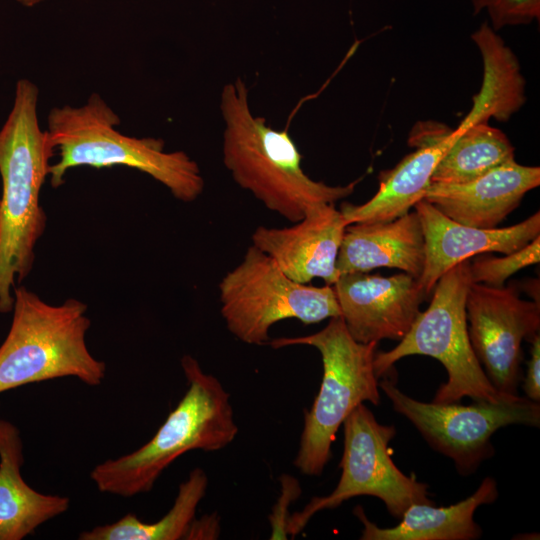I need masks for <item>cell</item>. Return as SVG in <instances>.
<instances>
[{
    "instance_id": "cell-1",
    "label": "cell",
    "mask_w": 540,
    "mask_h": 540,
    "mask_svg": "<svg viewBox=\"0 0 540 540\" xmlns=\"http://www.w3.org/2000/svg\"><path fill=\"white\" fill-rule=\"evenodd\" d=\"M37 86L16 84L12 109L0 129V312L12 311L15 282L31 272L35 246L46 228L39 198L54 155L49 136L40 128Z\"/></svg>"
},
{
    "instance_id": "cell-2",
    "label": "cell",
    "mask_w": 540,
    "mask_h": 540,
    "mask_svg": "<svg viewBox=\"0 0 540 540\" xmlns=\"http://www.w3.org/2000/svg\"><path fill=\"white\" fill-rule=\"evenodd\" d=\"M220 109L225 122L223 162L235 182L268 210L296 223L311 208L353 193L357 181L330 186L303 171L302 155L288 132L269 127L251 113L241 79L223 87Z\"/></svg>"
},
{
    "instance_id": "cell-3",
    "label": "cell",
    "mask_w": 540,
    "mask_h": 540,
    "mask_svg": "<svg viewBox=\"0 0 540 540\" xmlns=\"http://www.w3.org/2000/svg\"><path fill=\"white\" fill-rule=\"evenodd\" d=\"M181 366L188 389L155 435L143 446L98 464L90 476L104 493L133 497L149 492L176 459L192 450L217 451L238 433L230 394L191 355Z\"/></svg>"
},
{
    "instance_id": "cell-4",
    "label": "cell",
    "mask_w": 540,
    "mask_h": 540,
    "mask_svg": "<svg viewBox=\"0 0 540 540\" xmlns=\"http://www.w3.org/2000/svg\"><path fill=\"white\" fill-rule=\"evenodd\" d=\"M119 124L118 115L98 94L80 107L52 108L47 133L60 158L50 164L51 185L61 186L73 167L121 165L150 175L180 201L192 202L201 195L204 179L190 156L183 151H164L161 139L124 135L115 129Z\"/></svg>"
},
{
    "instance_id": "cell-5",
    "label": "cell",
    "mask_w": 540,
    "mask_h": 540,
    "mask_svg": "<svg viewBox=\"0 0 540 540\" xmlns=\"http://www.w3.org/2000/svg\"><path fill=\"white\" fill-rule=\"evenodd\" d=\"M13 319L0 346V393L46 380L75 377L102 383L106 365L89 351L87 305L70 298L52 305L23 286L14 287Z\"/></svg>"
},
{
    "instance_id": "cell-6",
    "label": "cell",
    "mask_w": 540,
    "mask_h": 540,
    "mask_svg": "<svg viewBox=\"0 0 540 540\" xmlns=\"http://www.w3.org/2000/svg\"><path fill=\"white\" fill-rule=\"evenodd\" d=\"M274 348L308 345L322 358L319 392L305 411L294 466L305 475H320L331 457V445L339 427L360 404L380 403L379 382L374 370L378 343H360L348 332L341 316L330 318L322 330L298 337L269 341Z\"/></svg>"
},
{
    "instance_id": "cell-7",
    "label": "cell",
    "mask_w": 540,
    "mask_h": 540,
    "mask_svg": "<svg viewBox=\"0 0 540 540\" xmlns=\"http://www.w3.org/2000/svg\"><path fill=\"white\" fill-rule=\"evenodd\" d=\"M471 284L469 259L445 272L433 289L428 308L419 313L399 344L389 351L376 352V376L383 377L406 356L425 355L441 362L448 375L432 402L452 403L469 397L499 403L514 397L491 384L472 348L466 317V296Z\"/></svg>"
},
{
    "instance_id": "cell-8",
    "label": "cell",
    "mask_w": 540,
    "mask_h": 540,
    "mask_svg": "<svg viewBox=\"0 0 540 540\" xmlns=\"http://www.w3.org/2000/svg\"><path fill=\"white\" fill-rule=\"evenodd\" d=\"M218 287L227 329L246 344L269 342L270 328L282 320L314 324L341 316L332 285L316 287L292 280L253 244Z\"/></svg>"
},
{
    "instance_id": "cell-9",
    "label": "cell",
    "mask_w": 540,
    "mask_h": 540,
    "mask_svg": "<svg viewBox=\"0 0 540 540\" xmlns=\"http://www.w3.org/2000/svg\"><path fill=\"white\" fill-rule=\"evenodd\" d=\"M344 448L339 464L341 476L327 496L313 497L302 511L289 516L287 535L296 536L311 517L324 509L336 508L357 496L377 497L388 512L400 519L414 503H430L428 487L407 476L394 464L389 443L396 434L393 425L379 423L362 403L343 422Z\"/></svg>"
},
{
    "instance_id": "cell-10",
    "label": "cell",
    "mask_w": 540,
    "mask_h": 540,
    "mask_svg": "<svg viewBox=\"0 0 540 540\" xmlns=\"http://www.w3.org/2000/svg\"><path fill=\"white\" fill-rule=\"evenodd\" d=\"M379 388L393 409L406 417L434 450L451 458L462 475L474 473L494 454L491 437L498 429L540 424L539 402L519 395L499 403L460 405L415 400L388 378L379 382Z\"/></svg>"
},
{
    "instance_id": "cell-11",
    "label": "cell",
    "mask_w": 540,
    "mask_h": 540,
    "mask_svg": "<svg viewBox=\"0 0 540 540\" xmlns=\"http://www.w3.org/2000/svg\"><path fill=\"white\" fill-rule=\"evenodd\" d=\"M466 317L472 348L489 381L499 392L517 396L522 342L539 334V302L521 299L513 286L472 283Z\"/></svg>"
},
{
    "instance_id": "cell-12",
    "label": "cell",
    "mask_w": 540,
    "mask_h": 540,
    "mask_svg": "<svg viewBox=\"0 0 540 540\" xmlns=\"http://www.w3.org/2000/svg\"><path fill=\"white\" fill-rule=\"evenodd\" d=\"M332 286L341 318L360 343L400 341L421 312L426 297L418 279L407 273L388 277L368 272L344 273Z\"/></svg>"
},
{
    "instance_id": "cell-13",
    "label": "cell",
    "mask_w": 540,
    "mask_h": 540,
    "mask_svg": "<svg viewBox=\"0 0 540 540\" xmlns=\"http://www.w3.org/2000/svg\"><path fill=\"white\" fill-rule=\"evenodd\" d=\"M346 227L334 204H321L290 227H257L251 240L292 280L307 284L321 278L333 285L340 275L336 262Z\"/></svg>"
},
{
    "instance_id": "cell-14",
    "label": "cell",
    "mask_w": 540,
    "mask_h": 540,
    "mask_svg": "<svg viewBox=\"0 0 540 540\" xmlns=\"http://www.w3.org/2000/svg\"><path fill=\"white\" fill-rule=\"evenodd\" d=\"M425 241L424 268L418 281L426 296L450 268L472 256L499 252L510 254L540 235V214L505 228L484 229L460 224L425 199L414 206Z\"/></svg>"
},
{
    "instance_id": "cell-15",
    "label": "cell",
    "mask_w": 540,
    "mask_h": 540,
    "mask_svg": "<svg viewBox=\"0 0 540 540\" xmlns=\"http://www.w3.org/2000/svg\"><path fill=\"white\" fill-rule=\"evenodd\" d=\"M451 129L435 122L417 123L408 143L416 150L394 168L381 172L380 186L366 203H343L340 212L347 225L386 222L401 217L424 199L432 174L450 145Z\"/></svg>"
},
{
    "instance_id": "cell-16",
    "label": "cell",
    "mask_w": 540,
    "mask_h": 540,
    "mask_svg": "<svg viewBox=\"0 0 540 540\" xmlns=\"http://www.w3.org/2000/svg\"><path fill=\"white\" fill-rule=\"evenodd\" d=\"M539 184V167L513 160L469 182H431L424 199L460 224L492 229Z\"/></svg>"
},
{
    "instance_id": "cell-17",
    "label": "cell",
    "mask_w": 540,
    "mask_h": 540,
    "mask_svg": "<svg viewBox=\"0 0 540 540\" xmlns=\"http://www.w3.org/2000/svg\"><path fill=\"white\" fill-rule=\"evenodd\" d=\"M424 262V235L414 210L391 221L347 225L336 267L339 274L397 268L419 279Z\"/></svg>"
},
{
    "instance_id": "cell-18",
    "label": "cell",
    "mask_w": 540,
    "mask_h": 540,
    "mask_svg": "<svg viewBox=\"0 0 540 540\" xmlns=\"http://www.w3.org/2000/svg\"><path fill=\"white\" fill-rule=\"evenodd\" d=\"M23 443L18 428L0 419V540H21L64 513L66 496L42 494L21 475Z\"/></svg>"
},
{
    "instance_id": "cell-19",
    "label": "cell",
    "mask_w": 540,
    "mask_h": 540,
    "mask_svg": "<svg viewBox=\"0 0 540 540\" xmlns=\"http://www.w3.org/2000/svg\"><path fill=\"white\" fill-rule=\"evenodd\" d=\"M497 497L496 481L486 477L471 496L454 505L412 504L394 527H378L361 506L355 507L353 513L363 524L362 540H475L482 535L474 520L476 509L493 503Z\"/></svg>"
},
{
    "instance_id": "cell-20",
    "label": "cell",
    "mask_w": 540,
    "mask_h": 540,
    "mask_svg": "<svg viewBox=\"0 0 540 540\" xmlns=\"http://www.w3.org/2000/svg\"><path fill=\"white\" fill-rule=\"evenodd\" d=\"M471 39L483 60V81L458 130L488 123L491 118L507 121L526 100L519 61L490 24L483 22Z\"/></svg>"
},
{
    "instance_id": "cell-21",
    "label": "cell",
    "mask_w": 540,
    "mask_h": 540,
    "mask_svg": "<svg viewBox=\"0 0 540 540\" xmlns=\"http://www.w3.org/2000/svg\"><path fill=\"white\" fill-rule=\"evenodd\" d=\"M450 138V145L438 162L431 182H469L515 160L514 147L508 137L487 123L451 130Z\"/></svg>"
},
{
    "instance_id": "cell-22",
    "label": "cell",
    "mask_w": 540,
    "mask_h": 540,
    "mask_svg": "<svg viewBox=\"0 0 540 540\" xmlns=\"http://www.w3.org/2000/svg\"><path fill=\"white\" fill-rule=\"evenodd\" d=\"M208 486L206 472L192 470L182 482L172 508L154 523H145L128 513L118 521L82 532L80 540H178L185 536Z\"/></svg>"
},
{
    "instance_id": "cell-23",
    "label": "cell",
    "mask_w": 540,
    "mask_h": 540,
    "mask_svg": "<svg viewBox=\"0 0 540 540\" xmlns=\"http://www.w3.org/2000/svg\"><path fill=\"white\" fill-rule=\"evenodd\" d=\"M540 261V235L521 249L504 257L482 255L470 261L472 283L503 287L505 281L519 270Z\"/></svg>"
},
{
    "instance_id": "cell-24",
    "label": "cell",
    "mask_w": 540,
    "mask_h": 540,
    "mask_svg": "<svg viewBox=\"0 0 540 540\" xmlns=\"http://www.w3.org/2000/svg\"><path fill=\"white\" fill-rule=\"evenodd\" d=\"M471 3L474 14L486 10L495 31L540 19V0H471Z\"/></svg>"
},
{
    "instance_id": "cell-25",
    "label": "cell",
    "mask_w": 540,
    "mask_h": 540,
    "mask_svg": "<svg viewBox=\"0 0 540 540\" xmlns=\"http://www.w3.org/2000/svg\"><path fill=\"white\" fill-rule=\"evenodd\" d=\"M282 492L278 499L277 505L273 510V514L270 516V523L272 527L271 539H285L287 538L286 532V517L289 504L299 497L301 488L298 481L289 476L283 475L281 477Z\"/></svg>"
},
{
    "instance_id": "cell-26",
    "label": "cell",
    "mask_w": 540,
    "mask_h": 540,
    "mask_svg": "<svg viewBox=\"0 0 540 540\" xmlns=\"http://www.w3.org/2000/svg\"><path fill=\"white\" fill-rule=\"evenodd\" d=\"M531 357L527 363V371L523 380L526 397L532 401L540 400V337L535 335L531 340Z\"/></svg>"
},
{
    "instance_id": "cell-27",
    "label": "cell",
    "mask_w": 540,
    "mask_h": 540,
    "mask_svg": "<svg viewBox=\"0 0 540 540\" xmlns=\"http://www.w3.org/2000/svg\"><path fill=\"white\" fill-rule=\"evenodd\" d=\"M219 531V520L216 514L204 515L200 519L193 520L185 539H216Z\"/></svg>"
},
{
    "instance_id": "cell-28",
    "label": "cell",
    "mask_w": 540,
    "mask_h": 540,
    "mask_svg": "<svg viewBox=\"0 0 540 540\" xmlns=\"http://www.w3.org/2000/svg\"><path fill=\"white\" fill-rule=\"evenodd\" d=\"M15 1L25 7H33L42 3L45 0H15Z\"/></svg>"
}]
</instances>
